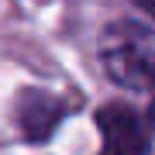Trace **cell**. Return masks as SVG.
Segmentation results:
<instances>
[{
	"label": "cell",
	"instance_id": "4",
	"mask_svg": "<svg viewBox=\"0 0 155 155\" xmlns=\"http://www.w3.org/2000/svg\"><path fill=\"white\" fill-rule=\"evenodd\" d=\"M148 127L155 131V97H152V104H148Z\"/></svg>",
	"mask_w": 155,
	"mask_h": 155
},
{
	"label": "cell",
	"instance_id": "1",
	"mask_svg": "<svg viewBox=\"0 0 155 155\" xmlns=\"http://www.w3.org/2000/svg\"><path fill=\"white\" fill-rule=\"evenodd\" d=\"M104 62L117 83L148 86L155 79V35L134 24L114 28V41L107 45Z\"/></svg>",
	"mask_w": 155,
	"mask_h": 155
},
{
	"label": "cell",
	"instance_id": "2",
	"mask_svg": "<svg viewBox=\"0 0 155 155\" xmlns=\"http://www.w3.org/2000/svg\"><path fill=\"white\" fill-rule=\"evenodd\" d=\"M97 127H100V155H145L148 152V134L141 121L134 117L131 107L124 104H107L97 110Z\"/></svg>",
	"mask_w": 155,
	"mask_h": 155
},
{
	"label": "cell",
	"instance_id": "3",
	"mask_svg": "<svg viewBox=\"0 0 155 155\" xmlns=\"http://www.w3.org/2000/svg\"><path fill=\"white\" fill-rule=\"evenodd\" d=\"M66 117V104L45 90H24L17 97V124L28 141H45Z\"/></svg>",
	"mask_w": 155,
	"mask_h": 155
}]
</instances>
